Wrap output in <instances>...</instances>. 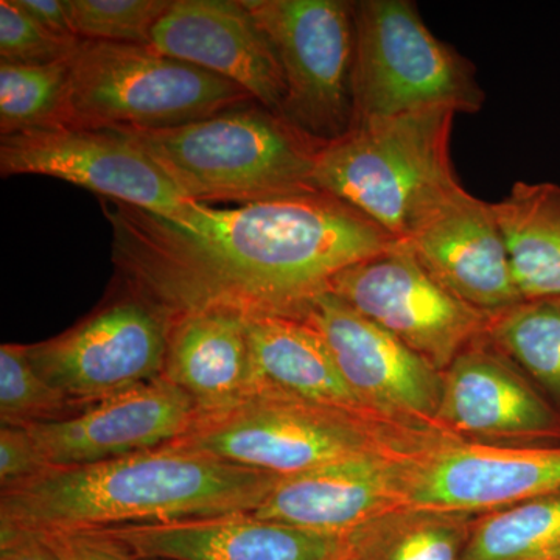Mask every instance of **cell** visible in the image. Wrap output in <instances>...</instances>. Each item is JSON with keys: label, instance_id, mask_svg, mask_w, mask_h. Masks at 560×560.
Masks as SVG:
<instances>
[{"label": "cell", "instance_id": "obj_1", "mask_svg": "<svg viewBox=\"0 0 560 560\" xmlns=\"http://www.w3.org/2000/svg\"><path fill=\"white\" fill-rule=\"evenodd\" d=\"M119 282L167 313L223 307L302 318L346 268L396 245L378 224L326 191L178 219L103 200Z\"/></svg>", "mask_w": 560, "mask_h": 560}, {"label": "cell", "instance_id": "obj_2", "mask_svg": "<svg viewBox=\"0 0 560 560\" xmlns=\"http://www.w3.org/2000/svg\"><path fill=\"white\" fill-rule=\"evenodd\" d=\"M279 478L172 442L91 466L49 469L0 490V523L55 533L250 514Z\"/></svg>", "mask_w": 560, "mask_h": 560}, {"label": "cell", "instance_id": "obj_3", "mask_svg": "<svg viewBox=\"0 0 560 560\" xmlns=\"http://www.w3.org/2000/svg\"><path fill=\"white\" fill-rule=\"evenodd\" d=\"M452 441L438 431L257 390L224 410L197 416L175 444L246 469L289 477L368 456L415 458Z\"/></svg>", "mask_w": 560, "mask_h": 560}, {"label": "cell", "instance_id": "obj_4", "mask_svg": "<svg viewBox=\"0 0 560 560\" xmlns=\"http://www.w3.org/2000/svg\"><path fill=\"white\" fill-rule=\"evenodd\" d=\"M455 116L425 109L350 128L319 150L316 187L407 243L467 191L451 158Z\"/></svg>", "mask_w": 560, "mask_h": 560}, {"label": "cell", "instance_id": "obj_5", "mask_svg": "<svg viewBox=\"0 0 560 560\" xmlns=\"http://www.w3.org/2000/svg\"><path fill=\"white\" fill-rule=\"evenodd\" d=\"M127 135L184 197L201 205L319 191L315 167L323 143L257 102L183 127Z\"/></svg>", "mask_w": 560, "mask_h": 560}, {"label": "cell", "instance_id": "obj_6", "mask_svg": "<svg viewBox=\"0 0 560 560\" xmlns=\"http://www.w3.org/2000/svg\"><path fill=\"white\" fill-rule=\"evenodd\" d=\"M249 102L238 84L153 47L81 40L70 58L65 127L161 131Z\"/></svg>", "mask_w": 560, "mask_h": 560}, {"label": "cell", "instance_id": "obj_7", "mask_svg": "<svg viewBox=\"0 0 560 560\" xmlns=\"http://www.w3.org/2000/svg\"><path fill=\"white\" fill-rule=\"evenodd\" d=\"M352 127L425 109L478 113L470 60L433 35L410 0L353 2Z\"/></svg>", "mask_w": 560, "mask_h": 560}, {"label": "cell", "instance_id": "obj_8", "mask_svg": "<svg viewBox=\"0 0 560 560\" xmlns=\"http://www.w3.org/2000/svg\"><path fill=\"white\" fill-rule=\"evenodd\" d=\"M278 54L283 117L316 142H334L352 127L355 51L353 2L245 0Z\"/></svg>", "mask_w": 560, "mask_h": 560}, {"label": "cell", "instance_id": "obj_9", "mask_svg": "<svg viewBox=\"0 0 560 560\" xmlns=\"http://www.w3.org/2000/svg\"><path fill=\"white\" fill-rule=\"evenodd\" d=\"M171 318L130 287L50 340L27 345L36 372L70 399L94 404L162 377Z\"/></svg>", "mask_w": 560, "mask_h": 560}, {"label": "cell", "instance_id": "obj_10", "mask_svg": "<svg viewBox=\"0 0 560 560\" xmlns=\"http://www.w3.org/2000/svg\"><path fill=\"white\" fill-rule=\"evenodd\" d=\"M329 293L441 372L488 330L490 315L438 282L408 243L346 268Z\"/></svg>", "mask_w": 560, "mask_h": 560}, {"label": "cell", "instance_id": "obj_11", "mask_svg": "<svg viewBox=\"0 0 560 560\" xmlns=\"http://www.w3.org/2000/svg\"><path fill=\"white\" fill-rule=\"evenodd\" d=\"M0 175L50 176L167 219H178L195 202L120 131L55 127L3 136Z\"/></svg>", "mask_w": 560, "mask_h": 560}, {"label": "cell", "instance_id": "obj_12", "mask_svg": "<svg viewBox=\"0 0 560 560\" xmlns=\"http://www.w3.org/2000/svg\"><path fill=\"white\" fill-rule=\"evenodd\" d=\"M301 319L323 337L342 378L370 410L410 429L441 433L444 374L433 364L329 291L313 300Z\"/></svg>", "mask_w": 560, "mask_h": 560}, {"label": "cell", "instance_id": "obj_13", "mask_svg": "<svg viewBox=\"0 0 560 560\" xmlns=\"http://www.w3.org/2000/svg\"><path fill=\"white\" fill-rule=\"evenodd\" d=\"M442 374L441 433L495 447L560 445V412L486 335Z\"/></svg>", "mask_w": 560, "mask_h": 560}, {"label": "cell", "instance_id": "obj_14", "mask_svg": "<svg viewBox=\"0 0 560 560\" xmlns=\"http://www.w3.org/2000/svg\"><path fill=\"white\" fill-rule=\"evenodd\" d=\"M560 492V445L445 442L407 466L408 506L486 512Z\"/></svg>", "mask_w": 560, "mask_h": 560}, {"label": "cell", "instance_id": "obj_15", "mask_svg": "<svg viewBox=\"0 0 560 560\" xmlns=\"http://www.w3.org/2000/svg\"><path fill=\"white\" fill-rule=\"evenodd\" d=\"M197 416L190 397L160 377L94 401L73 418L27 430L43 466L62 469L172 444L191 429Z\"/></svg>", "mask_w": 560, "mask_h": 560}, {"label": "cell", "instance_id": "obj_16", "mask_svg": "<svg viewBox=\"0 0 560 560\" xmlns=\"http://www.w3.org/2000/svg\"><path fill=\"white\" fill-rule=\"evenodd\" d=\"M150 47L223 77L282 113L285 80L278 54L245 0H173Z\"/></svg>", "mask_w": 560, "mask_h": 560}, {"label": "cell", "instance_id": "obj_17", "mask_svg": "<svg viewBox=\"0 0 560 560\" xmlns=\"http://www.w3.org/2000/svg\"><path fill=\"white\" fill-rule=\"evenodd\" d=\"M411 459L368 456L280 477L264 504L250 514L315 533L348 536L378 515L408 506Z\"/></svg>", "mask_w": 560, "mask_h": 560}, {"label": "cell", "instance_id": "obj_18", "mask_svg": "<svg viewBox=\"0 0 560 560\" xmlns=\"http://www.w3.org/2000/svg\"><path fill=\"white\" fill-rule=\"evenodd\" d=\"M407 243L431 276L471 307L493 315L523 301L495 210L469 191Z\"/></svg>", "mask_w": 560, "mask_h": 560}, {"label": "cell", "instance_id": "obj_19", "mask_svg": "<svg viewBox=\"0 0 560 560\" xmlns=\"http://www.w3.org/2000/svg\"><path fill=\"white\" fill-rule=\"evenodd\" d=\"M138 559L342 560L346 536L315 533L253 514L108 529Z\"/></svg>", "mask_w": 560, "mask_h": 560}, {"label": "cell", "instance_id": "obj_20", "mask_svg": "<svg viewBox=\"0 0 560 560\" xmlns=\"http://www.w3.org/2000/svg\"><path fill=\"white\" fill-rule=\"evenodd\" d=\"M250 374L245 313L213 307L173 316L162 377L190 397L198 416L248 397Z\"/></svg>", "mask_w": 560, "mask_h": 560}, {"label": "cell", "instance_id": "obj_21", "mask_svg": "<svg viewBox=\"0 0 560 560\" xmlns=\"http://www.w3.org/2000/svg\"><path fill=\"white\" fill-rule=\"evenodd\" d=\"M250 394H282L366 416L375 415L350 389L323 337L307 320L290 316H248ZM393 422V420H389Z\"/></svg>", "mask_w": 560, "mask_h": 560}, {"label": "cell", "instance_id": "obj_22", "mask_svg": "<svg viewBox=\"0 0 560 560\" xmlns=\"http://www.w3.org/2000/svg\"><path fill=\"white\" fill-rule=\"evenodd\" d=\"M523 300L560 298V186L518 180L492 202Z\"/></svg>", "mask_w": 560, "mask_h": 560}, {"label": "cell", "instance_id": "obj_23", "mask_svg": "<svg viewBox=\"0 0 560 560\" xmlns=\"http://www.w3.org/2000/svg\"><path fill=\"white\" fill-rule=\"evenodd\" d=\"M478 515L397 508L349 533L342 560H463Z\"/></svg>", "mask_w": 560, "mask_h": 560}, {"label": "cell", "instance_id": "obj_24", "mask_svg": "<svg viewBox=\"0 0 560 560\" xmlns=\"http://www.w3.org/2000/svg\"><path fill=\"white\" fill-rule=\"evenodd\" d=\"M486 338L560 412V298L523 300L493 313Z\"/></svg>", "mask_w": 560, "mask_h": 560}, {"label": "cell", "instance_id": "obj_25", "mask_svg": "<svg viewBox=\"0 0 560 560\" xmlns=\"http://www.w3.org/2000/svg\"><path fill=\"white\" fill-rule=\"evenodd\" d=\"M463 560H560V492L478 515Z\"/></svg>", "mask_w": 560, "mask_h": 560}, {"label": "cell", "instance_id": "obj_26", "mask_svg": "<svg viewBox=\"0 0 560 560\" xmlns=\"http://www.w3.org/2000/svg\"><path fill=\"white\" fill-rule=\"evenodd\" d=\"M73 57V55H72ZM70 58L50 65L0 62V135L65 127Z\"/></svg>", "mask_w": 560, "mask_h": 560}, {"label": "cell", "instance_id": "obj_27", "mask_svg": "<svg viewBox=\"0 0 560 560\" xmlns=\"http://www.w3.org/2000/svg\"><path fill=\"white\" fill-rule=\"evenodd\" d=\"M90 405L70 399L44 381L28 359L27 345L0 348V427L31 429L61 422Z\"/></svg>", "mask_w": 560, "mask_h": 560}, {"label": "cell", "instance_id": "obj_28", "mask_svg": "<svg viewBox=\"0 0 560 560\" xmlns=\"http://www.w3.org/2000/svg\"><path fill=\"white\" fill-rule=\"evenodd\" d=\"M173 0H68L81 40L150 46L151 33Z\"/></svg>", "mask_w": 560, "mask_h": 560}, {"label": "cell", "instance_id": "obj_29", "mask_svg": "<svg viewBox=\"0 0 560 560\" xmlns=\"http://www.w3.org/2000/svg\"><path fill=\"white\" fill-rule=\"evenodd\" d=\"M81 40L58 38L18 7L16 0H0V62L50 65L72 58Z\"/></svg>", "mask_w": 560, "mask_h": 560}, {"label": "cell", "instance_id": "obj_30", "mask_svg": "<svg viewBox=\"0 0 560 560\" xmlns=\"http://www.w3.org/2000/svg\"><path fill=\"white\" fill-rule=\"evenodd\" d=\"M57 560H138L130 548L108 530L39 533Z\"/></svg>", "mask_w": 560, "mask_h": 560}, {"label": "cell", "instance_id": "obj_31", "mask_svg": "<svg viewBox=\"0 0 560 560\" xmlns=\"http://www.w3.org/2000/svg\"><path fill=\"white\" fill-rule=\"evenodd\" d=\"M46 470L27 429L0 427V490L14 488Z\"/></svg>", "mask_w": 560, "mask_h": 560}, {"label": "cell", "instance_id": "obj_32", "mask_svg": "<svg viewBox=\"0 0 560 560\" xmlns=\"http://www.w3.org/2000/svg\"><path fill=\"white\" fill-rule=\"evenodd\" d=\"M0 560H57L43 534L0 523Z\"/></svg>", "mask_w": 560, "mask_h": 560}, {"label": "cell", "instance_id": "obj_33", "mask_svg": "<svg viewBox=\"0 0 560 560\" xmlns=\"http://www.w3.org/2000/svg\"><path fill=\"white\" fill-rule=\"evenodd\" d=\"M16 3L44 31L58 38L81 40L73 32L68 0H16Z\"/></svg>", "mask_w": 560, "mask_h": 560}, {"label": "cell", "instance_id": "obj_34", "mask_svg": "<svg viewBox=\"0 0 560 560\" xmlns=\"http://www.w3.org/2000/svg\"><path fill=\"white\" fill-rule=\"evenodd\" d=\"M138 560H164V559H138Z\"/></svg>", "mask_w": 560, "mask_h": 560}]
</instances>
